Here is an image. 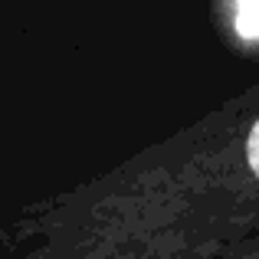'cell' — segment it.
Returning <instances> with one entry per match:
<instances>
[{
  "label": "cell",
  "instance_id": "obj_1",
  "mask_svg": "<svg viewBox=\"0 0 259 259\" xmlns=\"http://www.w3.org/2000/svg\"><path fill=\"white\" fill-rule=\"evenodd\" d=\"M20 259H227L259 249V82L0 230Z\"/></svg>",
  "mask_w": 259,
  "mask_h": 259
},
{
  "label": "cell",
  "instance_id": "obj_2",
  "mask_svg": "<svg viewBox=\"0 0 259 259\" xmlns=\"http://www.w3.org/2000/svg\"><path fill=\"white\" fill-rule=\"evenodd\" d=\"M210 13H213L230 53L259 59V0H213Z\"/></svg>",
  "mask_w": 259,
  "mask_h": 259
}]
</instances>
